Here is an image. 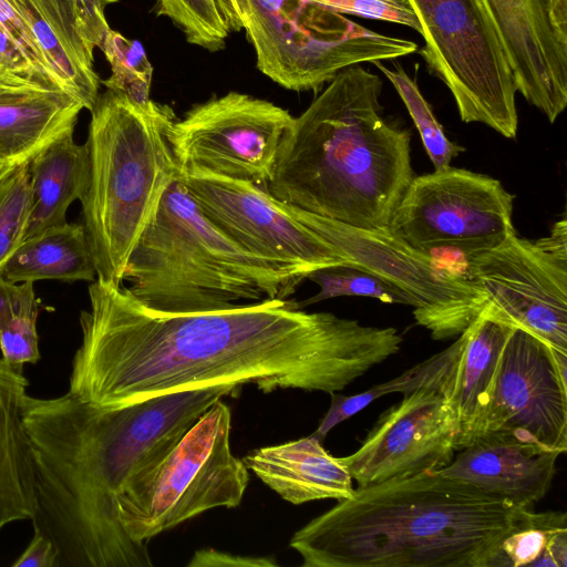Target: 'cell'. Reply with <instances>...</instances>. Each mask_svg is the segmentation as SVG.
<instances>
[{"label":"cell","mask_w":567,"mask_h":567,"mask_svg":"<svg viewBox=\"0 0 567 567\" xmlns=\"http://www.w3.org/2000/svg\"><path fill=\"white\" fill-rule=\"evenodd\" d=\"M16 284L40 280H96L92 252L82 224L64 223L24 238L1 269Z\"/></svg>","instance_id":"obj_25"},{"label":"cell","mask_w":567,"mask_h":567,"mask_svg":"<svg viewBox=\"0 0 567 567\" xmlns=\"http://www.w3.org/2000/svg\"><path fill=\"white\" fill-rule=\"evenodd\" d=\"M28 168L32 203L24 238L66 223L69 206L85 187L86 147L69 134L37 155Z\"/></svg>","instance_id":"obj_24"},{"label":"cell","mask_w":567,"mask_h":567,"mask_svg":"<svg viewBox=\"0 0 567 567\" xmlns=\"http://www.w3.org/2000/svg\"><path fill=\"white\" fill-rule=\"evenodd\" d=\"M231 411L218 399L161 458L137 472L117 499L118 520L136 543L215 507L235 508L249 472L230 447Z\"/></svg>","instance_id":"obj_7"},{"label":"cell","mask_w":567,"mask_h":567,"mask_svg":"<svg viewBox=\"0 0 567 567\" xmlns=\"http://www.w3.org/2000/svg\"><path fill=\"white\" fill-rule=\"evenodd\" d=\"M421 25L419 51L454 97L464 123L504 137L518 127L516 86L497 29L482 0H403Z\"/></svg>","instance_id":"obj_9"},{"label":"cell","mask_w":567,"mask_h":567,"mask_svg":"<svg viewBox=\"0 0 567 567\" xmlns=\"http://www.w3.org/2000/svg\"><path fill=\"white\" fill-rule=\"evenodd\" d=\"M9 164L0 162V182L14 168Z\"/></svg>","instance_id":"obj_40"},{"label":"cell","mask_w":567,"mask_h":567,"mask_svg":"<svg viewBox=\"0 0 567 567\" xmlns=\"http://www.w3.org/2000/svg\"><path fill=\"white\" fill-rule=\"evenodd\" d=\"M464 343L465 331L449 348L415 364L392 380L375 384L367 391L353 395L331 393L330 408L312 434L322 441L336 425L350 419L383 395L394 392L408 393L421 386L441 383L456 377Z\"/></svg>","instance_id":"obj_26"},{"label":"cell","mask_w":567,"mask_h":567,"mask_svg":"<svg viewBox=\"0 0 567 567\" xmlns=\"http://www.w3.org/2000/svg\"><path fill=\"white\" fill-rule=\"evenodd\" d=\"M29 24L63 87L85 110L100 95L94 51L111 29L107 6L117 0H9Z\"/></svg>","instance_id":"obj_18"},{"label":"cell","mask_w":567,"mask_h":567,"mask_svg":"<svg viewBox=\"0 0 567 567\" xmlns=\"http://www.w3.org/2000/svg\"><path fill=\"white\" fill-rule=\"evenodd\" d=\"M28 380L0 358V532L35 509L31 444L22 421Z\"/></svg>","instance_id":"obj_22"},{"label":"cell","mask_w":567,"mask_h":567,"mask_svg":"<svg viewBox=\"0 0 567 567\" xmlns=\"http://www.w3.org/2000/svg\"><path fill=\"white\" fill-rule=\"evenodd\" d=\"M561 453L511 434L484 433L436 471L520 508L549 491Z\"/></svg>","instance_id":"obj_19"},{"label":"cell","mask_w":567,"mask_h":567,"mask_svg":"<svg viewBox=\"0 0 567 567\" xmlns=\"http://www.w3.org/2000/svg\"><path fill=\"white\" fill-rule=\"evenodd\" d=\"M464 276L485 295L487 311L567 353V221L530 240L514 233L465 259Z\"/></svg>","instance_id":"obj_13"},{"label":"cell","mask_w":567,"mask_h":567,"mask_svg":"<svg viewBox=\"0 0 567 567\" xmlns=\"http://www.w3.org/2000/svg\"><path fill=\"white\" fill-rule=\"evenodd\" d=\"M83 227L96 279L123 285L127 259L179 175L166 104L137 103L106 89L90 111Z\"/></svg>","instance_id":"obj_5"},{"label":"cell","mask_w":567,"mask_h":567,"mask_svg":"<svg viewBox=\"0 0 567 567\" xmlns=\"http://www.w3.org/2000/svg\"><path fill=\"white\" fill-rule=\"evenodd\" d=\"M516 91L550 123L567 106V0H482Z\"/></svg>","instance_id":"obj_17"},{"label":"cell","mask_w":567,"mask_h":567,"mask_svg":"<svg viewBox=\"0 0 567 567\" xmlns=\"http://www.w3.org/2000/svg\"><path fill=\"white\" fill-rule=\"evenodd\" d=\"M89 298L69 391L104 408L217 384L331 394L399 352L403 341L395 328L308 312L291 299L165 312L145 307L123 285L97 279Z\"/></svg>","instance_id":"obj_1"},{"label":"cell","mask_w":567,"mask_h":567,"mask_svg":"<svg viewBox=\"0 0 567 567\" xmlns=\"http://www.w3.org/2000/svg\"><path fill=\"white\" fill-rule=\"evenodd\" d=\"M514 198L491 176L452 166L434 169L414 176L386 229L431 257L452 251L465 260L516 233Z\"/></svg>","instance_id":"obj_11"},{"label":"cell","mask_w":567,"mask_h":567,"mask_svg":"<svg viewBox=\"0 0 567 567\" xmlns=\"http://www.w3.org/2000/svg\"><path fill=\"white\" fill-rule=\"evenodd\" d=\"M284 206L350 266L369 270L403 290L414 302L416 323L434 340L456 339L486 306L484 292L471 279L442 267L436 258L396 239L388 229L358 228L287 203Z\"/></svg>","instance_id":"obj_10"},{"label":"cell","mask_w":567,"mask_h":567,"mask_svg":"<svg viewBox=\"0 0 567 567\" xmlns=\"http://www.w3.org/2000/svg\"><path fill=\"white\" fill-rule=\"evenodd\" d=\"M238 384H217L104 408L68 391L25 395L22 421L34 467L33 529L60 553V566L152 567L147 543L134 542L117 514L127 482L161 458L218 399Z\"/></svg>","instance_id":"obj_2"},{"label":"cell","mask_w":567,"mask_h":567,"mask_svg":"<svg viewBox=\"0 0 567 567\" xmlns=\"http://www.w3.org/2000/svg\"><path fill=\"white\" fill-rule=\"evenodd\" d=\"M0 69H4L23 75L39 76L45 81H49L32 66V64L29 62V60L27 59L20 47L17 44V42L9 35V33L1 25Z\"/></svg>","instance_id":"obj_39"},{"label":"cell","mask_w":567,"mask_h":567,"mask_svg":"<svg viewBox=\"0 0 567 567\" xmlns=\"http://www.w3.org/2000/svg\"><path fill=\"white\" fill-rule=\"evenodd\" d=\"M155 11L173 21L188 43L209 52L223 50L229 34L241 30L230 0H155Z\"/></svg>","instance_id":"obj_28"},{"label":"cell","mask_w":567,"mask_h":567,"mask_svg":"<svg viewBox=\"0 0 567 567\" xmlns=\"http://www.w3.org/2000/svg\"><path fill=\"white\" fill-rule=\"evenodd\" d=\"M83 105L61 86L0 69V162L29 164L73 134Z\"/></svg>","instance_id":"obj_20"},{"label":"cell","mask_w":567,"mask_h":567,"mask_svg":"<svg viewBox=\"0 0 567 567\" xmlns=\"http://www.w3.org/2000/svg\"><path fill=\"white\" fill-rule=\"evenodd\" d=\"M40 302L31 296L21 310L0 330L1 358L9 365L23 369L40 359L37 320Z\"/></svg>","instance_id":"obj_33"},{"label":"cell","mask_w":567,"mask_h":567,"mask_svg":"<svg viewBox=\"0 0 567 567\" xmlns=\"http://www.w3.org/2000/svg\"><path fill=\"white\" fill-rule=\"evenodd\" d=\"M321 442L311 434L252 450L243 461L261 482L293 505L351 497L355 488L348 468Z\"/></svg>","instance_id":"obj_21"},{"label":"cell","mask_w":567,"mask_h":567,"mask_svg":"<svg viewBox=\"0 0 567 567\" xmlns=\"http://www.w3.org/2000/svg\"><path fill=\"white\" fill-rule=\"evenodd\" d=\"M383 82L342 70L285 134L268 193L309 213L386 229L414 178L411 134L382 116Z\"/></svg>","instance_id":"obj_4"},{"label":"cell","mask_w":567,"mask_h":567,"mask_svg":"<svg viewBox=\"0 0 567 567\" xmlns=\"http://www.w3.org/2000/svg\"><path fill=\"white\" fill-rule=\"evenodd\" d=\"M278 563L274 557H252L234 555L214 548L198 549L194 553L187 567H274Z\"/></svg>","instance_id":"obj_36"},{"label":"cell","mask_w":567,"mask_h":567,"mask_svg":"<svg viewBox=\"0 0 567 567\" xmlns=\"http://www.w3.org/2000/svg\"><path fill=\"white\" fill-rule=\"evenodd\" d=\"M457 375L403 393L360 447L340 457L358 486L435 472L452 461L458 433Z\"/></svg>","instance_id":"obj_15"},{"label":"cell","mask_w":567,"mask_h":567,"mask_svg":"<svg viewBox=\"0 0 567 567\" xmlns=\"http://www.w3.org/2000/svg\"><path fill=\"white\" fill-rule=\"evenodd\" d=\"M529 509L425 472L358 486L289 545L303 567H492Z\"/></svg>","instance_id":"obj_3"},{"label":"cell","mask_w":567,"mask_h":567,"mask_svg":"<svg viewBox=\"0 0 567 567\" xmlns=\"http://www.w3.org/2000/svg\"><path fill=\"white\" fill-rule=\"evenodd\" d=\"M293 120L272 102L235 91L197 103L171 127L179 174H210L268 192L280 144Z\"/></svg>","instance_id":"obj_12"},{"label":"cell","mask_w":567,"mask_h":567,"mask_svg":"<svg viewBox=\"0 0 567 567\" xmlns=\"http://www.w3.org/2000/svg\"><path fill=\"white\" fill-rule=\"evenodd\" d=\"M392 83L404 103L419 134L425 151L434 165V169L451 166L453 158L465 148L447 138L443 126L434 115L432 106L422 95L419 85L401 66L389 69L381 61L373 62Z\"/></svg>","instance_id":"obj_29"},{"label":"cell","mask_w":567,"mask_h":567,"mask_svg":"<svg viewBox=\"0 0 567 567\" xmlns=\"http://www.w3.org/2000/svg\"><path fill=\"white\" fill-rule=\"evenodd\" d=\"M178 177L204 216L246 250L307 277L321 268L350 266L344 256L267 190L204 173Z\"/></svg>","instance_id":"obj_14"},{"label":"cell","mask_w":567,"mask_h":567,"mask_svg":"<svg viewBox=\"0 0 567 567\" xmlns=\"http://www.w3.org/2000/svg\"><path fill=\"white\" fill-rule=\"evenodd\" d=\"M258 70L280 86L318 92L342 70L415 53L313 0H230Z\"/></svg>","instance_id":"obj_8"},{"label":"cell","mask_w":567,"mask_h":567,"mask_svg":"<svg viewBox=\"0 0 567 567\" xmlns=\"http://www.w3.org/2000/svg\"><path fill=\"white\" fill-rule=\"evenodd\" d=\"M307 279L320 290L299 303L302 308L337 297H368L384 303L405 305L413 308V300L400 288L369 270L348 265L321 268L310 272Z\"/></svg>","instance_id":"obj_30"},{"label":"cell","mask_w":567,"mask_h":567,"mask_svg":"<svg viewBox=\"0 0 567 567\" xmlns=\"http://www.w3.org/2000/svg\"><path fill=\"white\" fill-rule=\"evenodd\" d=\"M0 25L17 42L29 62L42 76L64 89L42 53L29 24L9 0H0Z\"/></svg>","instance_id":"obj_35"},{"label":"cell","mask_w":567,"mask_h":567,"mask_svg":"<svg viewBox=\"0 0 567 567\" xmlns=\"http://www.w3.org/2000/svg\"><path fill=\"white\" fill-rule=\"evenodd\" d=\"M567 515L527 512L503 540L492 567H566Z\"/></svg>","instance_id":"obj_27"},{"label":"cell","mask_w":567,"mask_h":567,"mask_svg":"<svg viewBox=\"0 0 567 567\" xmlns=\"http://www.w3.org/2000/svg\"><path fill=\"white\" fill-rule=\"evenodd\" d=\"M484 433L567 451V379L558 372L554 349L522 328L514 327L503 347Z\"/></svg>","instance_id":"obj_16"},{"label":"cell","mask_w":567,"mask_h":567,"mask_svg":"<svg viewBox=\"0 0 567 567\" xmlns=\"http://www.w3.org/2000/svg\"><path fill=\"white\" fill-rule=\"evenodd\" d=\"M31 203L28 164L16 166L0 182V272L25 237Z\"/></svg>","instance_id":"obj_32"},{"label":"cell","mask_w":567,"mask_h":567,"mask_svg":"<svg viewBox=\"0 0 567 567\" xmlns=\"http://www.w3.org/2000/svg\"><path fill=\"white\" fill-rule=\"evenodd\" d=\"M33 282H11L0 272V330L21 310L27 300L35 295Z\"/></svg>","instance_id":"obj_38"},{"label":"cell","mask_w":567,"mask_h":567,"mask_svg":"<svg viewBox=\"0 0 567 567\" xmlns=\"http://www.w3.org/2000/svg\"><path fill=\"white\" fill-rule=\"evenodd\" d=\"M341 14L401 24L421 33L420 22L403 0H313Z\"/></svg>","instance_id":"obj_34"},{"label":"cell","mask_w":567,"mask_h":567,"mask_svg":"<svg viewBox=\"0 0 567 567\" xmlns=\"http://www.w3.org/2000/svg\"><path fill=\"white\" fill-rule=\"evenodd\" d=\"M100 50L111 66V75L101 83L137 103L148 102L153 66L142 44L110 29Z\"/></svg>","instance_id":"obj_31"},{"label":"cell","mask_w":567,"mask_h":567,"mask_svg":"<svg viewBox=\"0 0 567 567\" xmlns=\"http://www.w3.org/2000/svg\"><path fill=\"white\" fill-rule=\"evenodd\" d=\"M13 567H59L60 553L56 545L44 534L34 530L29 546L12 564Z\"/></svg>","instance_id":"obj_37"},{"label":"cell","mask_w":567,"mask_h":567,"mask_svg":"<svg viewBox=\"0 0 567 567\" xmlns=\"http://www.w3.org/2000/svg\"><path fill=\"white\" fill-rule=\"evenodd\" d=\"M513 329L484 307L465 330L456 385V451L483 433L499 357Z\"/></svg>","instance_id":"obj_23"},{"label":"cell","mask_w":567,"mask_h":567,"mask_svg":"<svg viewBox=\"0 0 567 567\" xmlns=\"http://www.w3.org/2000/svg\"><path fill=\"white\" fill-rule=\"evenodd\" d=\"M307 276L252 254L214 226L177 178L142 233L124 280L145 307L202 312L289 299Z\"/></svg>","instance_id":"obj_6"}]
</instances>
